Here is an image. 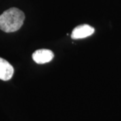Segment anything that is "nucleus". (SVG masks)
I'll use <instances>...</instances> for the list:
<instances>
[{
  "label": "nucleus",
  "instance_id": "f257e3e1",
  "mask_svg": "<svg viewBox=\"0 0 121 121\" xmlns=\"http://www.w3.org/2000/svg\"><path fill=\"white\" fill-rule=\"evenodd\" d=\"M25 15L20 9L12 8L0 15V29L9 33L18 30L23 25Z\"/></svg>",
  "mask_w": 121,
  "mask_h": 121
},
{
  "label": "nucleus",
  "instance_id": "f03ea898",
  "mask_svg": "<svg viewBox=\"0 0 121 121\" xmlns=\"http://www.w3.org/2000/svg\"><path fill=\"white\" fill-rule=\"evenodd\" d=\"M54 58V53L48 49H39L32 54V59L38 64H44Z\"/></svg>",
  "mask_w": 121,
  "mask_h": 121
},
{
  "label": "nucleus",
  "instance_id": "7ed1b4c3",
  "mask_svg": "<svg viewBox=\"0 0 121 121\" xmlns=\"http://www.w3.org/2000/svg\"><path fill=\"white\" fill-rule=\"evenodd\" d=\"M94 31L93 27L87 24H83L75 27L72 31L71 36L73 39H84L93 35Z\"/></svg>",
  "mask_w": 121,
  "mask_h": 121
},
{
  "label": "nucleus",
  "instance_id": "20e7f679",
  "mask_svg": "<svg viewBox=\"0 0 121 121\" xmlns=\"http://www.w3.org/2000/svg\"><path fill=\"white\" fill-rule=\"evenodd\" d=\"M14 69L8 61L0 57V79L8 81L13 75Z\"/></svg>",
  "mask_w": 121,
  "mask_h": 121
}]
</instances>
